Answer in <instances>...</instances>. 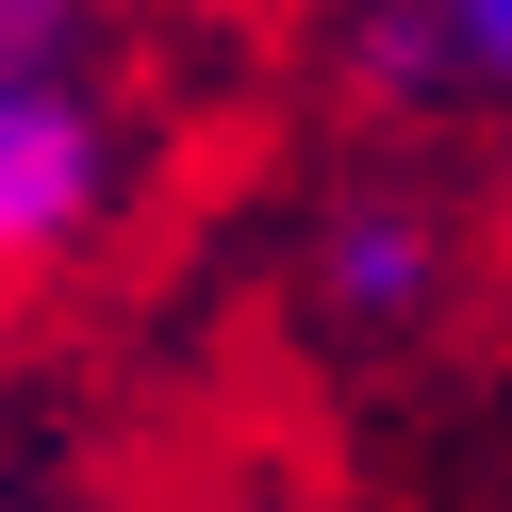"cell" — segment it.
I'll return each mask as SVG.
<instances>
[{"mask_svg": "<svg viewBox=\"0 0 512 512\" xmlns=\"http://www.w3.org/2000/svg\"><path fill=\"white\" fill-rule=\"evenodd\" d=\"M34 50H100V0H0V67H34Z\"/></svg>", "mask_w": 512, "mask_h": 512, "instance_id": "3", "label": "cell"}, {"mask_svg": "<svg viewBox=\"0 0 512 512\" xmlns=\"http://www.w3.org/2000/svg\"><path fill=\"white\" fill-rule=\"evenodd\" d=\"M331 83L380 133L512 116V0H331Z\"/></svg>", "mask_w": 512, "mask_h": 512, "instance_id": "2", "label": "cell"}, {"mask_svg": "<svg viewBox=\"0 0 512 512\" xmlns=\"http://www.w3.org/2000/svg\"><path fill=\"white\" fill-rule=\"evenodd\" d=\"M463 215L430 199L413 166H364V182H331V199L298 215V314L331 347H413V331H446L463 314Z\"/></svg>", "mask_w": 512, "mask_h": 512, "instance_id": "1", "label": "cell"}]
</instances>
